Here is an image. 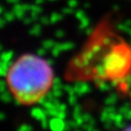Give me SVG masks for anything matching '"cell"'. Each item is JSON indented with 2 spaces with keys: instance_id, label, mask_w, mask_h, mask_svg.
I'll return each mask as SVG.
<instances>
[{
  "instance_id": "obj_2",
  "label": "cell",
  "mask_w": 131,
  "mask_h": 131,
  "mask_svg": "<svg viewBox=\"0 0 131 131\" xmlns=\"http://www.w3.org/2000/svg\"><path fill=\"white\" fill-rule=\"evenodd\" d=\"M122 131H131V125H129V126H127L126 128H124Z\"/></svg>"
},
{
  "instance_id": "obj_1",
  "label": "cell",
  "mask_w": 131,
  "mask_h": 131,
  "mask_svg": "<svg viewBox=\"0 0 131 131\" xmlns=\"http://www.w3.org/2000/svg\"><path fill=\"white\" fill-rule=\"evenodd\" d=\"M54 78V70L48 59L33 52H25L10 64L5 81L18 103L33 106L51 91Z\"/></svg>"
}]
</instances>
